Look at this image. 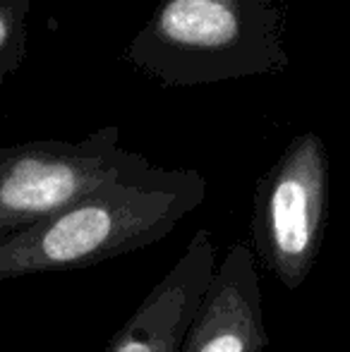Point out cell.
Returning <instances> with one entry per match:
<instances>
[{
    "label": "cell",
    "instance_id": "obj_7",
    "mask_svg": "<svg viewBox=\"0 0 350 352\" xmlns=\"http://www.w3.org/2000/svg\"><path fill=\"white\" fill-rule=\"evenodd\" d=\"M32 3L34 0H0V91L27 56Z\"/></svg>",
    "mask_w": 350,
    "mask_h": 352
},
{
    "label": "cell",
    "instance_id": "obj_2",
    "mask_svg": "<svg viewBox=\"0 0 350 352\" xmlns=\"http://www.w3.org/2000/svg\"><path fill=\"white\" fill-rule=\"evenodd\" d=\"M285 27L278 0H161L122 58L168 89L281 74Z\"/></svg>",
    "mask_w": 350,
    "mask_h": 352
},
{
    "label": "cell",
    "instance_id": "obj_5",
    "mask_svg": "<svg viewBox=\"0 0 350 352\" xmlns=\"http://www.w3.org/2000/svg\"><path fill=\"white\" fill-rule=\"evenodd\" d=\"M262 287L257 259L245 242L228 247L177 352H264Z\"/></svg>",
    "mask_w": 350,
    "mask_h": 352
},
{
    "label": "cell",
    "instance_id": "obj_4",
    "mask_svg": "<svg viewBox=\"0 0 350 352\" xmlns=\"http://www.w3.org/2000/svg\"><path fill=\"white\" fill-rule=\"evenodd\" d=\"M329 153L317 132H300L254 185V259L288 290L309 278L324 240Z\"/></svg>",
    "mask_w": 350,
    "mask_h": 352
},
{
    "label": "cell",
    "instance_id": "obj_1",
    "mask_svg": "<svg viewBox=\"0 0 350 352\" xmlns=\"http://www.w3.org/2000/svg\"><path fill=\"white\" fill-rule=\"evenodd\" d=\"M206 197L192 168H159L106 182L41 223L0 237V280L75 271L164 240Z\"/></svg>",
    "mask_w": 350,
    "mask_h": 352
},
{
    "label": "cell",
    "instance_id": "obj_6",
    "mask_svg": "<svg viewBox=\"0 0 350 352\" xmlns=\"http://www.w3.org/2000/svg\"><path fill=\"white\" fill-rule=\"evenodd\" d=\"M216 271V245L197 230L182 256L113 336L108 352H177Z\"/></svg>",
    "mask_w": 350,
    "mask_h": 352
},
{
    "label": "cell",
    "instance_id": "obj_3",
    "mask_svg": "<svg viewBox=\"0 0 350 352\" xmlns=\"http://www.w3.org/2000/svg\"><path fill=\"white\" fill-rule=\"evenodd\" d=\"M151 163L120 144L108 125L80 142L41 140L0 148V237L41 223L106 182Z\"/></svg>",
    "mask_w": 350,
    "mask_h": 352
}]
</instances>
